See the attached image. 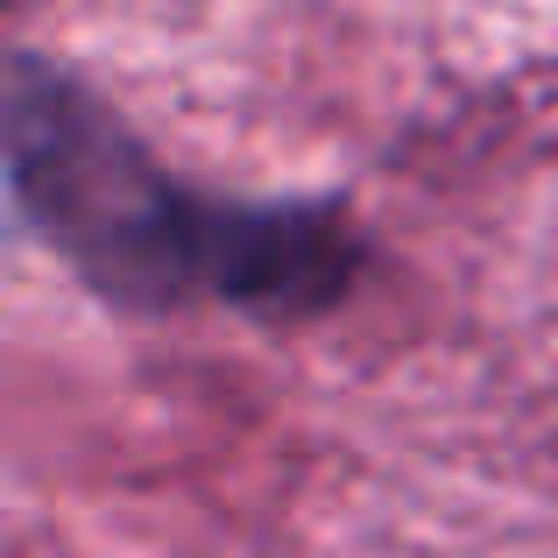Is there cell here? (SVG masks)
Listing matches in <instances>:
<instances>
[{
  "label": "cell",
  "mask_w": 558,
  "mask_h": 558,
  "mask_svg": "<svg viewBox=\"0 0 558 558\" xmlns=\"http://www.w3.org/2000/svg\"><path fill=\"white\" fill-rule=\"evenodd\" d=\"M14 219L113 312L318 318L368 276L375 247L340 198H241L178 178L71 64H8Z\"/></svg>",
  "instance_id": "6da1fadb"
}]
</instances>
